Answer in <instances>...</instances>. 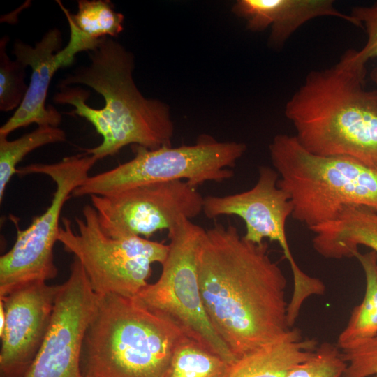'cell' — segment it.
Here are the masks:
<instances>
[{
    "label": "cell",
    "mask_w": 377,
    "mask_h": 377,
    "mask_svg": "<svg viewBox=\"0 0 377 377\" xmlns=\"http://www.w3.org/2000/svg\"><path fill=\"white\" fill-rule=\"evenodd\" d=\"M98 160L87 153L54 163H33L17 168L23 176L43 174L56 184L50 205L24 230L17 228L12 248L0 257V297L20 287L54 279V246L58 241L62 209L73 191L89 177Z\"/></svg>",
    "instance_id": "9"
},
{
    "label": "cell",
    "mask_w": 377,
    "mask_h": 377,
    "mask_svg": "<svg viewBox=\"0 0 377 377\" xmlns=\"http://www.w3.org/2000/svg\"><path fill=\"white\" fill-rule=\"evenodd\" d=\"M197 265L207 316L236 359L291 328L286 279L265 242L252 243L235 226L215 223L202 234Z\"/></svg>",
    "instance_id": "1"
},
{
    "label": "cell",
    "mask_w": 377,
    "mask_h": 377,
    "mask_svg": "<svg viewBox=\"0 0 377 377\" xmlns=\"http://www.w3.org/2000/svg\"><path fill=\"white\" fill-rule=\"evenodd\" d=\"M184 337L170 320L134 297L99 295L82 343L83 377H167Z\"/></svg>",
    "instance_id": "4"
},
{
    "label": "cell",
    "mask_w": 377,
    "mask_h": 377,
    "mask_svg": "<svg viewBox=\"0 0 377 377\" xmlns=\"http://www.w3.org/2000/svg\"><path fill=\"white\" fill-rule=\"evenodd\" d=\"M353 257L358 260L364 271L365 293L339 334L337 345L340 350L377 335V253L374 251L365 253L357 251Z\"/></svg>",
    "instance_id": "18"
},
{
    "label": "cell",
    "mask_w": 377,
    "mask_h": 377,
    "mask_svg": "<svg viewBox=\"0 0 377 377\" xmlns=\"http://www.w3.org/2000/svg\"><path fill=\"white\" fill-rule=\"evenodd\" d=\"M61 45V34L57 29L46 32L34 46L20 40L15 42L13 54L25 66L31 67V80L22 103L1 126L0 135L7 137L13 131L31 124L59 127L61 114L45 103L48 88L56 71L73 64L63 52Z\"/></svg>",
    "instance_id": "14"
},
{
    "label": "cell",
    "mask_w": 377,
    "mask_h": 377,
    "mask_svg": "<svg viewBox=\"0 0 377 377\" xmlns=\"http://www.w3.org/2000/svg\"><path fill=\"white\" fill-rule=\"evenodd\" d=\"M57 2L68 24L92 41L97 42L103 37H116L123 30L124 17L113 9L110 1L79 0L75 14L71 13L60 1Z\"/></svg>",
    "instance_id": "19"
},
{
    "label": "cell",
    "mask_w": 377,
    "mask_h": 377,
    "mask_svg": "<svg viewBox=\"0 0 377 377\" xmlns=\"http://www.w3.org/2000/svg\"><path fill=\"white\" fill-rule=\"evenodd\" d=\"M99 301L80 262L74 258L60 284L45 340L23 377H83L84 337Z\"/></svg>",
    "instance_id": "11"
},
{
    "label": "cell",
    "mask_w": 377,
    "mask_h": 377,
    "mask_svg": "<svg viewBox=\"0 0 377 377\" xmlns=\"http://www.w3.org/2000/svg\"><path fill=\"white\" fill-rule=\"evenodd\" d=\"M278 186L290 197L292 217L311 229L349 206L377 211V168L343 156L306 151L295 135H276L269 146Z\"/></svg>",
    "instance_id": "5"
},
{
    "label": "cell",
    "mask_w": 377,
    "mask_h": 377,
    "mask_svg": "<svg viewBox=\"0 0 377 377\" xmlns=\"http://www.w3.org/2000/svg\"><path fill=\"white\" fill-rule=\"evenodd\" d=\"M374 377H377V374L374 376Z\"/></svg>",
    "instance_id": "27"
},
{
    "label": "cell",
    "mask_w": 377,
    "mask_h": 377,
    "mask_svg": "<svg viewBox=\"0 0 377 377\" xmlns=\"http://www.w3.org/2000/svg\"><path fill=\"white\" fill-rule=\"evenodd\" d=\"M9 37L0 40V110L8 112L17 109L28 89L26 84L25 66L15 59L13 61L7 55L6 47Z\"/></svg>",
    "instance_id": "22"
},
{
    "label": "cell",
    "mask_w": 377,
    "mask_h": 377,
    "mask_svg": "<svg viewBox=\"0 0 377 377\" xmlns=\"http://www.w3.org/2000/svg\"><path fill=\"white\" fill-rule=\"evenodd\" d=\"M134 157L117 167L89 176L72 193L73 197L106 195L139 186L177 180L197 186L207 182L232 178L234 167L246 147L237 142H219L200 137L192 145L164 146L149 149L133 145Z\"/></svg>",
    "instance_id": "6"
},
{
    "label": "cell",
    "mask_w": 377,
    "mask_h": 377,
    "mask_svg": "<svg viewBox=\"0 0 377 377\" xmlns=\"http://www.w3.org/2000/svg\"><path fill=\"white\" fill-rule=\"evenodd\" d=\"M203 231L190 219H184L168 231L169 250L158 279L134 297L170 320L186 337L232 364L237 359L213 328L200 295L197 252Z\"/></svg>",
    "instance_id": "8"
},
{
    "label": "cell",
    "mask_w": 377,
    "mask_h": 377,
    "mask_svg": "<svg viewBox=\"0 0 377 377\" xmlns=\"http://www.w3.org/2000/svg\"><path fill=\"white\" fill-rule=\"evenodd\" d=\"M340 350L347 364L343 377H371L377 374V335Z\"/></svg>",
    "instance_id": "24"
},
{
    "label": "cell",
    "mask_w": 377,
    "mask_h": 377,
    "mask_svg": "<svg viewBox=\"0 0 377 377\" xmlns=\"http://www.w3.org/2000/svg\"><path fill=\"white\" fill-rule=\"evenodd\" d=\"M346 365L337 345L324 342L309 359L293 367L286 377H343Z\"/></svg>",
    "instance_id": "23"
},
{
    "label": "cell",
    "mask_w": 377,
    "mask_h": 377,
    "mask_svg": "<svg viewBox=\"0 0 377 377\" xmlns=\"http://www.w3.org/2000/svg\"><path fill=\"white\" fill-rule=\"evenodd\" d=\"M366 64L349 49L330 68L311 71L287 102L285 115L309 152L377 168V90L365 87Z\"/></svg>",
    "instance_id": "3"
},
{
    "label": "cell",
    "mask_w": 377,
    "mask_h": 377,
    "mask_svg": "<svg viewBox=\"0 0 377 377\" xmlns=\"http://www.w3.org/2000/svg\"><path fill=\"white\" fill-rule=\"evenodd\" d=\"M103 232L112 238L148 239L202 212L204 198L186 182L139 186L106 195H90Z\"/></svg>",
    "instance_id": "10"
},
{
    "label": "cell",
    "mask_w": 377,
    "mask_h": 377,
    "mask_svg": "<svg viewBox=\"0 0 377 377\" xmlns=\"http://www.w3.org/2000/svg\"><path fill=\"white\" fill-rule=\"evenodd\" d=\"M83 219L75 217L77 231L62 217L58 241L82 265L98 295L135 297L147 284L151 265L162 264L169 245L142 237L112 238L102 230L96 209L86 205Z\"/></svg>",
    "instance_id": "7"
},
{
    "label": "cell",
    "mask_w": 377,
    "mask_h": 377,
    "mask_svg": "<svg viewBox=\"0 0 377 377\" xmlns=\"http://www.w3.org/2000/svg\"><path fill=\"white\" fill-rule=\"evenodd\" d=\"M6 323V314L2 303L0 302V334H2Z\"/></svg>",
    "instance_id": "26"
},
{
    "label": "cell",
    "mask_w": 377,
    "mask_h": 377,
    "mask_svg": "<svg viewBox=\"0 0 377 377\" xmlns=\"http://www.w3.org/2000/svg\"><path fill=\"white\" fill-rule=\"evenodd\" d=\"M317 341L304 339L298 328H290L274 340L237 358L228 377H286L298 364L309 359Z\"/></svg>",
    "instance_id": "17"
},
{
    "label": "cell",
    "mask_w": 377,
    "mask_h": 377,
    "mask_svg": "<svg viewBox=\"0 0 377 377\" xmlns=\"http://www.w3.org/2000/svg\"><path fill=\"white\" fill-rule=\"evenodd\" d=\"M232 12L246 20L252 31L270 27L269 43L281 47L302 25L318 17H336L360 27L350 15L340 12L332 0H239Z\"/></svg>",
    "instance_id": "15"
},
{
    "label": "cell",
    "mask_w": 377,
    "mask_h": 377,
    "mask_svg": "<svg viewBox=\"0 0 377 377\" xmlns=\"http://www.w3.org/2000/svg\"><path fill=\"white\" fill-rule=\"evenodd\" d=\"M350 15L357 21L367 36L364 47L359 51L367 62L377 58V1L369 6H357L352 9ZM371 77L377 84V68L373 69Z\"/></svg>",
    "instance_id": "25"
},
{
    "label": "cell",
    "mask_w": 377,
    "mask_h": 377,
    "mask_svg": "<svg viewBox=\"0 0 377 377\" xmlns=\"http://www.w3.org/2000/svg\"><path fill=\"white\" fill-rule=\"evenodd\" d=\"M66 133L59 127L38 126L14 140L0 135V202L10 179L17 174V164L31 151L66 140Z\"/></svg>",
    "instance_id": "21"
},
{
    "label": "cell",
    "mask_w": 377,
    "mask_h": 377,
    "mask_svg": "<svg viewBox=\"0 0 377 377\" xmlns=\"http://www.w3.org/2000/svg\"><path fill=\"white\" fill-rule=\"evenodd\" d=\"M231 364L184 337L176 347L167 377H228Z\"/></svg>",
    "instance_id": "20"
},
{
    "label": "cell",
    "mask_w": 377,
    "mask_h": 377,
    "mask_svg": "<svg viewBox=\"0 0 377 377\" xmlns=\"http://www.w3.org/2000/svg\"><path fill=\"white\" fill-rule=\"evenodd\" d=\"M310 230L313 247L324 258L353 257L360 245L377 253V211L369 207H346L334 219Z\"/></svg>",
    "instance_id": "16"
},
{
    "label": "cell",
    "mask_w": 377,
    "mask_h": 377,
    "mask_svg": "<svg viewBox=\"0 0 377 377\" xmlns=\"http://www.w3.org/2000/svg\"><path fill=\"white\" fill-rule=\"evenodd\" d=\"M278 180L274 168L260 165L258 180L251 188L224 196H206L202 212L209 219L240 217L245 223L243 237L246 241L259 244L268 239L277 242L290 265L293 283L298 284L307 274L297 264L287 240L286 224L293 207L288 193L278 186Z\"/></svg>",
    "instance_id": "12"
},
{
    "label": "cell",
    "mask_w": 377,
    "mask_h": 377,
    "mask_svg": "<svg viewBox=\"0 0 377 377\" xmlns=\"http://www.w3.org/2000/svg\"><path fill=\"white\" fill-rule=\"evenodd\" d=\"M90 64L61 81L54 101L74 107L102 136L96 147L84 149L98 161L128 145L149 149L172 146L174 125L168 106L145 98L135 84L134 58L111 37L100 39L88 52Z\"/></svg>",
    "instance_id": "2"
},
{
    "label": "cell",
    "mask_w": 377,
    "mask_h": 377,
    "mask_svg": "<svg viewBox=\"0 0 377 377\" xmlns=\"http://www.w3.org/2000/svg\"><path fill=\"white\" fill-rule=\"evenodd\" d=\"M60 285L34 283L0 297L6 314L0 334V377H23L46 337Z\"/></svg>",
    "instance_id": "13"
}]
</instances>
